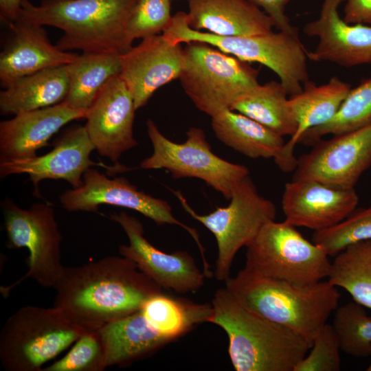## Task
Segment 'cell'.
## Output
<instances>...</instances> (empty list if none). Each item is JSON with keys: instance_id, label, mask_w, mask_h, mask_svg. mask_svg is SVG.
Returning <instances> with one entry per match:
<instances>
[{"instance_id": "cell-9", "label": "cell", "mask_w": 371, "mask_h": 371, "mask_svg": "<svg viewBox=\"0 0 371 371\" xmlns=\"http://www.w3.org/2000/svg\"><path fill=\"white\" fill-rule=\"evenodd\" d=\"M173 192L184 210L214 234L218 249L214 276L218 281L225 282L230 277L238 250L247 247L276 216L275 204L259 194L249 175L235 186L227 206L218 207L208 214L196 213L179 192Z\"/></svg>"}, {"instance_id": "cell-3", "label": "cell", "mask_w": 371, "mask_h": 371, "mask_svg": "<svg viewBox=\"0 0 371 371\" xmlns=\"http://www.w3.org/2000/svg\"><path fill=\"white\" fill-rule=\"evenodd\" d=\"M225 283L244 306L294 331L311 347L341 297L337 287L328 280L300 284L261 276L244 268Z\"/></svg>"}, {"instance_id": "cell-30", "label": "cell", "mask_w": 371, "mask_h": 371, "mask_svg": "<svg viewBox=\"0 0 371 371\" xmlns=\"http://www.w3.org/2000/svg\"><path fill=\"white\" fill-rule=\"evenodd\" d=\"M335 256L327 280L371 309V240L351 244Z\"/></svg>"}, {"instance_id": "cell-31", "label": "cell", "mask_w": 371, "mask_h": 371, "mask_svg": "<svg viewBox=\"0 0 371 371\" xmlns=\"http://www.w3.org/2000/svg\"><path fill=\"white\" fill-rule=\"evenodd\" d=\"M371 124V76L351 89L336 115L327 123L309 129L299 143L313 146L322 137L355 131Z\"/></svg>"}, {"instance_id": "cell-12", "label": "cell", "mask_w": 371, "mask_h": 371, "mask_svg": "<svg viewBox=\"0 0 371 371\" xmlns=\"http://www.w3.org/2000/svg\"><path fill=\"white\" fill-rule=\"evenodd\" d=\"M59 200L62 206L70 212H97L99 205L107 204L137 211L159 225L179 226L196 241L202 260H207L196 231L177 219L166 201L139 190L123 177L110 179L98 170L89 168L83 175L82 185L65 191Z\"/></svg>"}, {"instance_id": "cell-23", "label": "cell", "mask_w": 371, "mask_h": 371, "mask_svg": "<svg viewBox=\"0 0 371 371\" xmlns=\"http://www.w3.org/2000/svg\"><path fill=\"white\" fill-rule=\"evenodd\" d=\"M188 25L222 36L263 34L275 27L273 19L248 0H188Z\"/></svg>"}, {"instance_id": "cell-35", "label": "cell", "mask_w": 371, "mask_h": 371, "mask_svg": "<svg viewBox=\"0 0 371 371\" xmlns=\"http://www.w3.org/2000/svg\"><path fill=\"white\" fill-rule=\"evenodd\" d=\"M171 0H136L129 14V38H142L164 32L171 23Z\"/></svg>"}, {"instance_id": "cell-17", "label": "cell", "mask_w": 371, "mask_h": 371, "mask_svg": "<svg viewBox=\"0 0 371 371\" xmlns=\"http://www.w3.org/2000/svg\"><path fill=\"white\" fill-rule=\"evenodd\" d=\"M120 60V76L133 95L137 110L145 106L158 89L179 79L183 48L157 34L142 39L121 54Z\"/></svg>"}, {"instance_id": "cell-29", "label": "cell", "mask_w": 371, "mask_h": 371, "mask_svg": "<svg viewBox=\"0 0 371 371\" xmlns=\"http://www.w3.org/2000/svg\"><path fill=\"white\" fill-rule=\"evenodd\" d=\"M287 93L279 81L257 85L238 97L229 109L259 122L284 137L292 136L297 124L291 113Z\"/></svg>"}, {"instance_id": "cell-7", "label": "cell", "mask_w": 371, "mask_h": 371, "mask_svg": "<svg viewBox=\"0 0 371 371\" xmlns=\"http://www.w3.org/2000/svg\"><path fill=\"white\" fill-rule=\"evenodd\" d=\"M179 80L194 106L210 117L229 109L259 84V70L249 63L203 42L187 43Z\"/></svg>"}, {"instance_id": "cell-20", "label": "cell", "mask_w": 371, "mask_h": 371, "mask_svg": "<svg viewBox=\"0 0 371 371\" xmlns=\"http://www.w3.org/2000/svg\"><path fill=\"white\" fill-rule=\"evenodd\" d=\"M9 25L10 37L0 54L3 88L32 74L67 65L78 56L53 45L43 25L20 18Z\"/></svg>"}, {"instance_id": "cell-38", "label": "cell", "mask_w": 371, "mask_h": 371, "mask_svg": "<svg viewBox=\"0 0 371 371\" xmlns=\"http://www.w3.org/2000/svg\"><path fill=\"white\" fill-rule=\"evenodd\" d=\"M343 19L348 23L371 25V0H346Z\"/></svg>"}, {"instance_id": "cell-26", "label": "cell", "mask_w": 371, "mask_h": 371, "mask_svg": "<svg viewBox=\"0 0 371 371\" xmlns=\"http://www.w3.org/2000/svg\"><path fill=\"white\" fill-rule=\"evenodd\" d=\"M211 125L223 144L251 159H274L285 144L282 136L230 109L212 116Z\"/></svg>"}, {"instance_id": "cell-36", "label": "cell", "mask_w": 371, "mask_h": 371, "mask_svg": "<svg viewBox=\"0 0 371 371\" xmlns=\"http://www.w3.org/2000/svg\"><path fill=\"white\" fill-rule=\"evenodd\" d=\"M305 357L294 371H339L341 370V348L332 324H326L313 339Z\"/></svg>"}, {"instance_id": "cell-28", "label": "cell", "mask_w": 371, "mask_h": 371, "mask_svg": "<svg viewBox=\"0 0 371 371\" xmlns=\"http://www.w3.org/2000/svg\"><path fill=\"white\" fill-rule=\"evenodd\" d=\"M139 310L148 324L169 341L209 322L212 313L211 304L194 303L162 292L149 297Z\"/></svg>"}, {"instance_id": "cell-13", "label": "cell", "mask_w": 371, "mask_h": 371, "mask_svg": "<svg viewBox=\"0 0 371 371\" xmlns=\"http://www.w3.org/2000/svg\"><path fill=\"white\" fill-rule=\"evenodd\" d=\"M297 158L291 180L315 181L341 188H355L371 167V124L322 139Z\"/></svg>"}, {"instance_id": "cell-14", "label": "cell", "mask_w": 371, "mask_h": 371, "mask_svg": "<svg viewBox=\"0 0 371 371\" xmlns=\"http://www.w3.org/2000/svg\"><path fill=\"white\" fill-rule=\"evenodd\" d=\"M111 218L125 232L128 245H122L121 256L132 260L161 289L177 293L195 292L204 284L205 273L186 251L166 253L153 245L144 236L142 223L124 212L112 214Z\"/></svg>"}, {"instance_id": "cell-15", "label": "cell", "mask_w": 371, "mask_h": 371, "mask_svg": "<svg viewBox=\"0 0 371 371\" xmlns=\"http://www.w3.org/2000/svg\"><path fill=\"white\" fill-rule=\"evenodd\" d=\"M95 150L85 126L76 125L66 130L58 139L54 148L45 155L15 160H1L0 175L26 174L33 183L36 194L38 183L45 179H61L72 188L83 183V175L91 166H103L116 172L129 170L120 164L113 167L97 163L90 158Z\"/></svg>"}, {"instance_id": "cell-16", "label": "cell", "mask_w": 371, "mask_h": 371, "mask_svg": "<svg viewBox=\"0 0 371 371\" xmlns=\"http://www.w3.org/2000/svg\"><path fill=\"white\" fill-rule=\"evenodd\" d=\"M133 95L120 74L110 80L87 112L85 127L95 150L117 164L122 154L137 145L133 126Z\"/></svg>"}, {"instance_id": "cell-6", "label": "cell", "mask_w": 371, "mask_h": 371, "mask_svg": "<svg viewBox=\"0 0 371 371\" xmlns=\"http://www.w3.org/2000/svg\"><path fill=\"white\" fill-rule=\"evenodd\" d=\"M87 330L57 307L25 306L12 314L0 333V361L6 371H41Z\"/></svg>"}, {"instance_id": "cell-4", "label": "cell", "mask_w": 371, "mask_h": 371, "mask_svg": "<svg viewBox=\"0 0 371 371\" xmlns=\"http://www.w3.org/2000/svg\"><path fill=\"white\" fill-rule=\"evenodd\" d=\"M136 0H22L19 18L63 31V51L122 54L132 47L126 25Z\"/></svg>"}, {"instance_id": "cell-25", "label": "cell", "mask_w": 371, "mask_h": 371, "mask_svg": "<svg viewBox=\"0 0 371 371\" xmlns=\"http://www.w3.org/2000/svg\"><path fill=\"white\" fill-rule=\"evenodd\" d=\"M69 91L67 65L21 78L0 92V111L16 115L63 102Z\"/></svg>"}, {"instance_id": "cell-19", "label": "cell", "mask_w": 371, "mask_h": 371, "mask_svg": "<svg viewBox=\"0 0 371 371\" xmlns=\"http://www.w3.org/2000/svg\"><path fill=\"white\" fill-rule=\"evenodd\" d=\"M346 0H323L319 17L308 23L304 33L317 37L313 51L307 52L308 59L328 61L343 67L371 64V25L348 23L338 12Z\"/></svg>"}, {"instance_id": "cell-21", "label": "cell", "mask_w": 371, "mask_h": 371, "mask_svg": "<svg viewBox=\"0 0 371 371\" xmlns=\"http://www.w3.org/2000/svg\"><path fill=\"white\" fill-rule=\"evenodd\" d=\"M87 112L65 102L54 106L14 115L0 123L1 160L25 159L49 146V140L66 124L85 118Z\"/></svg>"}, {"instance_id": "cell-27", "label": "cell", "mask_w": 371, "mask_h": 371, "mask_svg": "<svg viewBox=\"0 0 371 371\" xmlns=\"http://www.w3.org/2000/svg\"><path fill=\"white\" fill-rule=\"evenodd\" d=\"M69 91L65 102L87 112L106 83L121 73L120 54L82 52L67 65Z\"/></svg>"}, {"instance_id": "cell-11", "label": "cell", "mask_w": 371, "mask_h": 371, "mask_svg": "<svg viewBox=\"0 0 371 371\" xmlns=\"http://www.w3.org/2000/svg\"><path fill=\"white\" fill-rule=\"evenodd\" d=\"M2 209L8 247H25L29 251L26 273L3 293L26 278L42 287L54 288L65 267L61 262L62 236L54 208L47 204L34 203L28 209H22L7 199Z\"/></svg>"}, {"instance_id": "cell-24", "label": "cell", "mask_w": 371, "mask_h": 371, "mask_svg": "<svg viewBox=\"0 0 371 371\" xmlns=\"http://www.w3.org/2000/svg\"><path fill=\"white\" fill-rule=\"evenodd\" d=\"M99 331L107 368L129 364L170 342L148 324L140 310L105 324Z\"/></svg>"}, {"instance_id": "cell-39", "label": "cell", "mask_w": 371, "mask_h": 371, "mask_svg": "<svg viewBox=\"0 0 371 371\" xmlns=\"http://www.w3.org/2000/svg\"><path fill=\"white\" fill-rule=\"evenodd\" d=\"M22 0H0V17L3 22L10 24L15 21L21 9Z\"/></svg>"}, {"instance_id": "cell-37", "label": "cell", "mask_w": 371, "mask_h": 371, "mask_svg": "<svg viewBox=\"0 0 371 371\" xmlns=\"http://www.w3.org/2000/svg\"><path fill=\"white\" fill-rule=\"evenodd\" d=\"M267 13L279 31L299 35L297 28L292 25L286 14V5L293 0H248Z\"/></svg>"}, {"instance_id": "cell-8", "label": "cell", "mask_w": 371, "mask_h": 371, "mask_svg": "<svg viewBox=\"0 0 371 371\" xmlns=\"http://www.w3.org/2000/svg\"><path fill=\"white\" fill-rule=\"evenodd\" d=\"M329 255L285 221L267 223L247 247L244 269L255 274L300 284L328 278Z\"/></svg>"}, {"instance_id": "cell-18", "label": "cell", "mask_w": 371, "mask_h": 371, "mask_svg": "<svg viewBox=\"0 0 371 371\" xmlns=\"http://www.w3.org/2000/svg\"><path fill=\"white\" fill-rule=\"evenodd\" d=\"M355 188H341L315 181L291 180L282 199L284 221L315 231L331 227L346 218L357 207Z\"/></svg>"}, {"instance_id": "cell-32", "label": "cell", "mask_w": 371, "mask_h": 371, "mask_svg": "<svg viewBox=\"0 0 371 371\" xmlns=\"http://www.w3.org/2000/svg\"><path fill=\"white\" fill-rule=\"evenodd\" d=\"M333 313L332 326L341 351L357 358L371 356V317L365 307L353 300Z\"/></svg>"}, {"instance_id": "cell-33", "label": "cell", "mask_w": 371, "mask_h": 371, "mask_svg": "<svg viewBox=\"0 0 371 371\" xmlns=\"http://www.w3.org/2000/svg\"><path fill=\"white\" fill-rule=\"evenodd\" d=\"M371 240V201L367 207L356 209L339 223L315 231L312 241L321 246L330 256H335L348 245Z\"/></svg>"}, {"instance_id": "cell-10", "label": "cell", "mask_w": 371, "mask_h": 371, "mask_svg": "<svg viewBox=\"0 0 371 371\" xmlns=\"http://www.w3.org/2000/svg\"><path fill=\"white\" fill-rule=\"evenodd\" d=\"M146 128L153 153L141 162L142 169H165L175 179H199L228 200L235 186L249 175L246 166L215 155L201 128H189L186 140L179 144L164 136L152 120H147Z\"/></svg>"}, {"instance_id": "cell-5", "label": "cell", "mask_w": 371, "mask_h": 371, "mask_svg": "<svg viewBox=\"0 0 371 371\" xmlns=\"http://www.w3.org/2000/svg\"><path fill=\"white\" fill-rule=\"evenodd\" d=\"M163 36L172 44L203 42L243 61L263 65L278 76L290 97L300 93L302 85L309 80L307 51L299 35L271 31L254 36H218L192 29L187 12L179 11L173 15Z\"/></svg>"}, {"instance_id": "cell-2", "label": "cell", "mask_w": 371, "mask_h": 371, "mask_svg": "<svg viewBox=\"0 0 371 371\" xmlns=\"http://www.w3.org/2000/svg\"><path fill=\"white\" fill-rule=\"evenodd\" d=\"M211 305L209 323L226 333L236 371H294L311 348L294 331L244 306L225 287L215 292Z\"/></svg>"}, {"instance_id": "cell-1", "label": "cell", "mask_w": 371, "mask_h": 371, "mask_svg": "<svg viewBox=\"0 0 371 371\" xmlns=\"http://www.w3.org/2000/svg\"><path fill=\"white\" fill-rule=\"evenodd\" d=\"M54 289V306L87 330L138 311L149 297L162 291L122 256L65 267Z\"/></svg>"}, {"instance_id": "cell-34", "label": "cell", "mask_w": 371, "mask_h": 371, "mask_svg": "<svg viewBox=\"0 0 371 371\" xmlns=\"http://www.w3.org/2000/svg\"><path fill=\"white\" fill-rule=\"evenodd\" d=\"M106 368L105 350L98 329L85 332L63 357L41 371H102Z\"/></svg>"}, {"instance_id": "cell-40", "label": "cell", "mask_w": 371, "mask_h": 371, "mask_svg": "<svg viewBox=\"0 0 371 371\" xmlns=\"http://www.w3.org/2000/svg\"><path fill=\"white\" fill-rule=\"evenodd\" d=\"M366 370L371 371V362H370V365L368 366V367L367 368Z\"/></svg>"}, {"instance_id": "cell-22", "label": "cell", "mask_w": 371, "mask_h": 371, "mask_svg": "<svg viewBox=\"0 0 371 371\" xmlns=\"http://www.w3.org/2000/svg\"><path fill=\"white\" fill-rule=\"evenodd\" d=\"M351 89L350 84L333 76L327 83L318 86L308 80L304 84L300 93L289 98L297 129L273 159L282 171L294 170L297 161L293 153L294 148L302 135L309 129L329 122L336 115Z\"/></svg>"}]
</instances>
